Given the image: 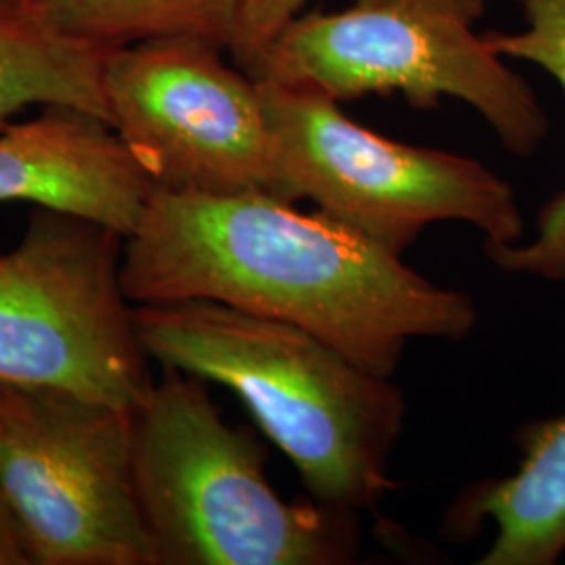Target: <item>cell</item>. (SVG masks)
<instances>
[{"label":"cell","mask_w":565,"mask_h":565,"mask_svg":"<svg viewBox=\"0 0 565 565\" xmlns=\"http://www.w3.org/2000/svg\"><path fill=\"white\" fill-rule=\"evenodd\" d=\"M132 413L0 382V490L30 565H156L132 478Z\"/></svg>","instance_id":"52a82bcc"},{"label":"cell","mask_w":565,"mask_h":565,"mask_svg":"<svg viewBox=\"0 0 565 565\" xmlns=\"http://www.w3.org/2000/svg\"><path fill=\"white\" fill-rule=\"evenodd\" d=\"M0 565H30L15 513L0 490Z\"/></svg>","instance_id":"9a60e30c"},{"label":"cell","mask_w":565,"mask_h":565,"mask_svg":"<svg viewBox=\"0 0 565 565\" xmlns=\"http://www.w3.org/2000/svg\"><path fill=\"white\" fill-rule=\"evenodd\" d=\"M484 9L486 0H354L335 13L298 15L252 78L338 103L394 93L415 107L459 99L513 156L530 158L548 135L545 109L478 34Z\"/></svg>","instance_id":"277c9868"},{"label":"cell","mask_w":565,"mask_h":565,"mask_svg":"<svg viewBox=\"0 0 565 565\" xmlns=\"http://www.w3.org/2000/svg\"><path fill=\"white\" fill-rule=\"evenodd\" d=\"M221 44L156 39L105 53L109 126L153 186L179 193H266L291 202L260 86Z\"/></svg>","instance_id":"ba28073f"},{"label":"cell","mask_w":565,"mask_h":565,"mask_svg":"<svg viewBox=\"0 0 565 565\" xmlns=\"http://www.w3.org/2000/svg\"><path fill=\"white\" fill-rule=\"evenodd\" d=\"M153 182L107 121L51 105L0 128V202L57 207L128 237Z\"/></svg>","instance_id":"9c48e42d"},{"label":"cell","mask_w":565,"mask_h":565,"mask_svg":"<svg viewBox=\"0 0 565 565\" xmlns=\"http://www.w3.org/2000/svg\"><path fill=\"white\" fill-rule=\"evenodd\" d=\"M105 53L51 34L21 13H0V128L32 105L74 107L109 124Z\"/></svg>","instance_id":"7c38bea8"},{"label":"cell","mask_w":565,"mask_h":565,"mask_svg":"<svg viewBox=\"0 0 565 565\" xmlns=\"http://www.w3.org/2000/svg\"><path fill=\"white\" fill-rule=\"evenodd\" d=\"M258 86L291 202L317 203L401 258L436 223L471 224L488 243L522 242L513 189L484 163L392 141L350 120L340 103L317 90Z\"/></svg>","instance_id":"5b68a950"},{"label":"cell","mask_w":565,"mask_h":565,"mask_svg":"<svg viewBox=\"0 0 565 565\" xmlns=\"http://www.w3.org/2000/svg\"><path fill=\"white\" fill-rule=\"evenodd\" d=\"M525 28L520 32L486 34L505 60L543 67L565 90V0H518ZM486 256L505 273L565 281V191L546 203L532 239L488 243Z\"/></svg>","instance_id":"4fadbf2b"},{"label":"cell","mask_w":565,"mask_h":565,"mask_svg":"<svg viewBox=\"0 0 565 565\" xmlns=\"http://www.w3.org/2000/svg\"><path fill=\"white\" fill-rule=\"evenodd\" d=\"M243 0H28L18 13L70 41L114 51L156 39H202L228 51Z\"/></svg>","instance_id":"8fae6325"},{"label":"cell","mask_w":565,"mask_h":565,"mask_svg":"<svg viewBox=\"0 0 565 565\" xmlns=\"http://www.w3.org/2000/svg\"><path fill=\"white\" fill-rule=\"evenodd\" d=\"M308 0H243L228 53L252 76L282 30L302 15Z\"/></svg>","instance_id":"5bb4252c"},{"label":"cell","mask_w":565,"mask_h":565,"mask_svg":"<svg viewBox=\"0 0 565 565\" xmlns=\"http://www.w3.org/2000/svg\"><path fill=\"white\" fill-rule=\"evenodd\" d=\"M264 446L228 424L205 380L163 366L132 413V478L156 565H342L359 555V515L287 503Z\"/></svg>","instance_id":"3957f363"},{"label":"cell","mask_w":565,"mask_h":565,"mask_svg":"<svg viewBox=\"0 0 565 565\" xmlns=\"http://www.w3.org/2000/svg\"><path fill=\"white\" fill-rule=\"evenodd\" d=\"M28 0H0V13H18Z\"/></svg>","instance_id":"2e32d148"},{"label":"cell","mask_w":565,"mask_h":565,"mask_svg":"<svg viewBox=\"0 0 565 565\" xmlns=\"http://www.w3.org/2000/svg\"><path fill=\"white\" fill-rule=\"evenodd\" d=\"M124 242L93 218L30 210L18 247L0 254V382L141 406L156 382L121 285Z\"/></svg>","instance_id":"8992f818"},{"label":"cell","mask_w":565,"mask_h":565,"mask_svg":"<svg viewBox=\"0 0 565 565\" xmlns=\"http://www.w3.org/2000/svg\"><path fill=\"white\" fill-rule=\"evenodd\" d=\"M121 285L135 306L207 300L296 324L384 377L411 340H463L478 323L469 296L321 210L266 193L153 186L124 242Z\"/></svg>","instance_id":"6da1fadb"},{"label":"cell","mask_w":565,"mask_h":565,"mask_svg":"<svg viewBox=\"0 0 565 565\" xmlns=\"http://www.w3.org/2000/svg\"><path fill=\"white\" fill-rule=\"evenodd\" d=\"M520 467L467 490L452 507L455 532L494 524L480 565H551L565 553V417L522 427Z\"/></svg>","instance_id":"30bf717a"},{"label":"cell","mask_w":565,"mask_h":565,"mask_svg":"<svg viewBox=\"0 0 565 565\" xmlns=\"http://www.w3.org/2000/svg\"><path fill=\"white\" fill-rule=\"evenodd\" d=\"M135 319L151 361L242 398L317 503L359 515L394 488L390 457L406 403L390 377L296 324L223 303H147Z\"/></svg>","instance_id":"7a4b0ae2"}]
</instances>
